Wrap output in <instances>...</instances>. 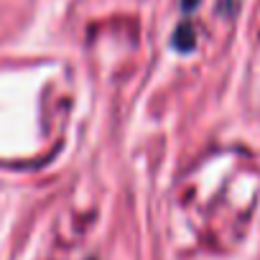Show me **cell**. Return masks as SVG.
<instances>
[{
    "label": "cell",
    "instance_id": "obj_1",
    "mask_svg": "<svg viewBox=\"0 0 260 260\" xmlns=\"http://www.w3.org/2000/svg\"><path fill=\"white\" fill-rule=\"evenodd\" d=\"M174 46L181 49V51H189V49L194 46V31H191L189 23H184V26L176 28V34H174Z\"/></svg>",
    "mask_w": 260,
    "mask_h": 260
},
{
    "label": "cell",
    "instance_id": "obj_2",
    "mask_svg": "<svg viewBox=\"0 0 260 260\" xmlns=\"http://www.w3.org/2000/svg\"><path fill=\"white\" fill-rule=\"evenodd\" d=\"M194 3H197V0H184V8H191Z\"/></svg>",
    "mask_w": 260,
    "mask_h": 260
}]
</instances>
